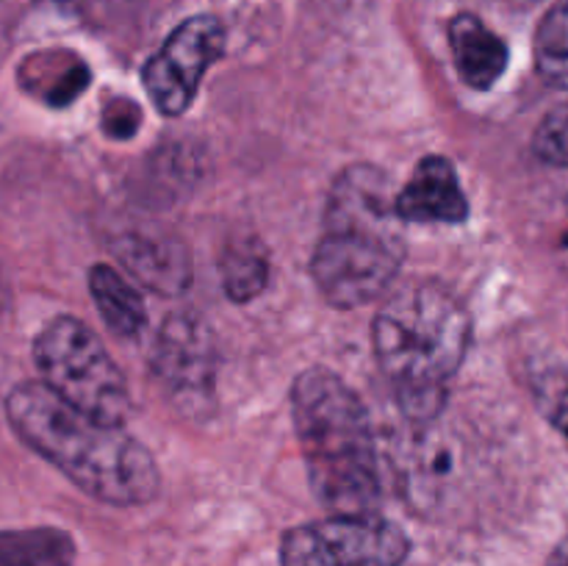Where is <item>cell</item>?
<instances>
[{"label":"cell","instance_id":"1","mask_svg":"<svg viewBox=\"0 0 568 566\" xmlns=\"http://www.w3.org/2000/svg\"><path fill=\"white\" fill-rule=\"evenodd\" d=\"M6 420L22 444L105 505H144L159 497L161 469L139 438L81 414L42 381L6 397Z\"/></svg>","mask_w":568,"mask_h":566},{"label":"cell","instance_id":"2","mask_svg":"<svg viewBox=\"0 0 568 566\" xmlns=\"http://www.w3.org/2000/svg\"><path fill=\"white\" fill-rule=\"evenodd\" d=\"M386 172L353 164L333 181L311 259L316 289L333 309H361L392 292L405 261V222Z\"/></svg>","mask_w":568,"mask_h":566},{"label":"cell","instance_id":"3","mask_svg":"<svg viewBox=\"0 0 568 566\" xmlns=\"http://www.w3.org/2000/svg\"><path fill=\"white\" fill-rule=\"evenodd\" d=\"M471 342L466 305L436 281L392 289L377 309L372 347L410 425L436 422Z\"/></svg>","mask_w":568,"mask_h":566},{"label":"cell","instance_id":"4","mask_svg":"<svg viewBox=\"0 0 568 566\" xmlns=\"http://www.w3.org/2000/svg\"><path fill=\"white\" fill-rule=\"evenodd\" d=\"M292 420L316 499L331 514H377L381 461L364 400L336 372L314 366L294 381Z\"/></svg>","mask_w":568,"mask_h":566},{"label":"cell","instance_id":"5","mask_svg":"<svg viewBox=\"0 0 568 566\" xmlns=\"http://www.w3.org/2000/svg\"><path fill=\"white\" fill-rule=\"evenodd\" d=\"M33 361L50 392L105 425L122 427L131 392L122 370L92 327L75 316H55L33 342Z\"/></svg>","mask_w":568,"mask_h":566},{"label":"cell","instance_id":"6","mask_svg":"<svg viewBox=\"0 0 568 566\" xmlns=\"http://www.w3.org/2000/svg\"><path fill=\"white\" fill-rule=\"evenodd\" d=\"M410 542L381 514H333L283 533L281 566H403Z\"/></svg>","mask_w":568,"mask_h":566},{"label":"cell","instance_id":"7","mask_svg":"<svg viewBox=\"0 0 568 566\" xmlns=\"http://www.w3.org/2000/svg\"><path fill=\"white\" fill-rule=\"evenodd\" d=\"M225 53V26L214 14L186 17L144 61L142 83L155 109L181 117L197 98L205 72Z\"/></svg>","mask_w":568,"mask_h":566},{"label":"cell","instance_id":"8","mask_svg":"<svg viewBox=\"0 0 568 566\" xmlns=\"http://www.w3.org/2000/svg\"><path fill=\"white\" fill-rule=\"evenodd\" d=\"M153 372L175 397H209L216 377V347L209 325L192 314L166 316L153 350Z\"/></svg>","mask_w":568,"mask_h":566},{"label":"cell","instance_id":"9","mask_svg":"<svg viewBox=\"0 0 568 566\" xmlns=\"http://www.w3.org/2000/svg\"><path fill=\"white\" fill-rule=\"evenodd\" d=\"M111 253L128 275L159 294H181L189 286V259L183 244L161 228H125L111 239Z\"/></svg>","mask_w":568,"mask_h":566},{"label":"cell","instance_id":"10","mask_svg":"<svg viewBox=\"0 0 568 566\" xmlns=\"http://www.w3.org/2000/svg\"><path fill=\"white\" fill-rule=\"evenodd\" d=\"M394 205L403 222H464L469 214L455 164L444 155H425L414 175L394 194Z\"/></svg>","mask_w":568,"mask_h":566},{"label":"cell","instance_id":"11","mask_svg":"<svg viewBox=\"0 0 568 566\" xmlns=\"http://www.w3.org/2000/svg\"><path fill=\"white\" fill-rule=\"evenodd\" d=\"M449 48L458 75L471 89H491L508 67V44L469 11L455 14L449 22Z\"/></svg>","mask_w":568,"mask_h":566},{"label":"cell","instance_id":"12","mask_svg":"<svg viewBox=\"0 0 568 566\" xmlns=\"http://www.w3.org/2000/svg\"><path fill=\"white\" fill-rule=\"evenodd\" d=\"M89 294L98 305L100 320L109 325L111 333L122 338L142 333L144 322H148L144 300L120 270L109 264H94L89 270Z\"/></svg>","mask_w":568,"mask_h":566},{"label":"cell","instance_id":"13","mask_svg":"<svg viewBox=\"0 0 568 566\" xmlns=\"http://www.w3.org/2000/svg\"><path fill=\"white\" fill-rule=\"evenodd\" d=\"M75 542L59 527L0 530V566H72Z\"/></svg>","mask_w":568,"mask_h":566},{"label":"cell","instance_id":"14","mask_svg":"<svg viewBox=\"0 0 568 566\" xmlns=\"http://www.w3.org/2000/svg\"><path fill=\"white\" fill-rule=\"evenodd\" d=\"M270 281V255L261 239H233L222 253V286L233 303H250Z\"/></svg>","mask_w":568,"mask_h":566},{"label":"cell","instance_id":"15","mask_svg":"<svg viewBox=\"0 0 568 566\" xmlns=\"http://www.w3.org/2000/svg\"><path fill=\"white\" fill-rule=\"evenodd\" d=\"M536 70L549 87L568 89V0H558L536 28Z\"/></svg>","mask_w":568,"mask_h":566},{"label":"cell","instance_id":"16","mask_svg":"<svg viewBox=\"0 0 568 566\" xmlns=\"http://www.w3.org/2000/svg\"><path fill=\"white\" fill-rule=\"evenodd\" d=\"M532 150L552 166H568V103L549 111L532 137Z\"/></svg>","mask_w":568,"mask_h":566},{"label":"cell","instance_id":"17","mask_svg":"<svg viewBox=\"0 0 568 566\" xmlns=\"http://www.w3.org/2000/svg\"><path fill=\"white\" fill-rule=\"evenodd\" d=\"M536 400L547 420L558 427L560 436L568 444V366L560 370H549L538 377L536 383Z\"/></svg>","mask_w":568,"mask_h":566},{"label":"cell","instance_id":"18","mask_svg":"<svg viewBox=\"0 0 568 566\" xmlns=\"http://www.w3.org/2000/svg\"><path fill=\"white\" fill-rule=\"evenodd\" d=\"M33 3L53 6V9H64V11H83V9H89L94 0H33Z\"/></svg>","mask_w":568,"mask_h":566},{"label":"cell","instance_id":"19","mask_svg":"<svg viewBox=\"0 0 568 566\" xmlns=\"http://www.w3.org/2000/svg\"><path fill=\"white\" fill-rule=\"evenodd\" d=\"M544 566H568V538H564V542L552 549V555H549V560Z\"/></svg>","mask_w":568,"mask_h":566}]
</instances>
